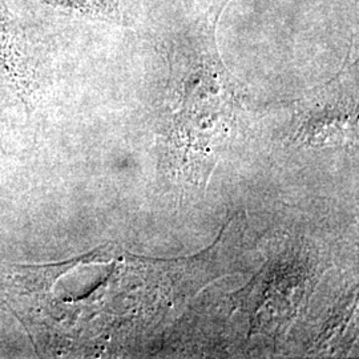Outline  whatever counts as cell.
<instances>
[{
	"label": "cell",
	"instance_id": "3957f363",
	"mask_svg": "<svg viewBox=\"0 0 359 359\" xmlns=\"http://www.w3.org/2000/svg\"><path fill=\"white\" fill-rule=\"evenodd\" d=\"M27 20L43 25L52 22H90L129 26L124 0H7Z\"/></svg>",
	"mask_w": 359,
	"mask_h": 359
},
{
	"label": "cell",
	"instance_id": "7a4b0ae2",
	"mask_svg": "<svg viewBox=\"0 0 359 359\" xmlns=\"http://www.w3.org/2000/svg\"><path fill=\"white\" fill-rule=\"evenodd\" d=\"M39 35L40 26L0 0V67L23 92H29L35 79Z\"/></svg>",
	"mask_w": 359,
	"mask_h": 359
},
{
	"label": "cell",
	"instance_id": "277c9868",
	"mask_svg": "<svg viewBox=\"0 0 359 359\" xmlns=\"http://www.w3.org/2000/svg\"><path fill=\"white\" fill-rule=\"evenodd\" d=\"M231 0H217V4H216V8H215V11L218 13V15H221L222 11H224V8L226 7V4L229 3Z\"/></svg>",
	"mask_w": 359,
	"mask_h": 359
},
{
	"label": "cell",
	"instance_id": "6da1fadb",
	"mask_svg": "<svg viewBox=\"0 0 359 359\" xmlns=\"http://www.w3.org/2000/svg\"><path fill=\"white\" fill-rule=\"evenodd\" d=\"M216 11L169 43L172 129L196 139L226 129L238 104L236 81L218 53Z\"/></svg>",
	"mask_w": 359,
	"mask_h": 359
}]
</instances>
